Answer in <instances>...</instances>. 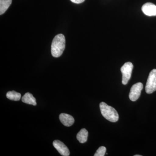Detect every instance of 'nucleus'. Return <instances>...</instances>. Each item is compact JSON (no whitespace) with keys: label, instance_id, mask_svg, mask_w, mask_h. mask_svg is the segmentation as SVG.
<instances>
[{"label":"nucleus","instance_id":"1","mask_svg":"<svg viewBox=\"0 0 156 156\" xmlns=\"http://www.w3.org/2000/svg\"><path fill=\"white\" fill-rule=\"evenodd\" d=\"M66 40L62 34L57 35L53 39L51 45V54L54 57L62 55L65 48Z\"/></svg>","mask_w":156,"mask_h":156},{"label":"nucleus","instance_id":"2","mask_svg":"<svg viewBox=\"0 0 156 156\" xmlns=\"http://www.w3.org/2000/svg\"><path fill=\"white\" fill-rule=\"evenodd\" d=\"M100 108L101 115L107 120L115 122L119 120V115L115 109L112 106H109L104 102H101Z\"/></svg>","mask_w":156,"mask_h":156},{"label":"nucleus","instance_id":"3","mask_svg":"<svg viewBox=\"0 0 156 156\" xmlns=\"http://www.w3.org/2000/svg\"><path fill=\"white\" fill-rule=\"evenodd\" d=\"M156 90V69H153L150 73L145 87L147 94H151Z\"/></svg>","mask_w":156,"mask_h":156},{"label":"nucleus","instance_id":"4","mask_svg":"<svg viewBox=\"0 0 156 156\" xmlns=\"http://www.w3.org/2000/svg\"><path fill=\"white\" fill-rule=\"evenodd\" d=\"M133 67L134 66L131 62H127L125 63L121 68V72L122 74V83L123 85L127 84L130 80Z\"/></svg>","mask_w":156,"mask_h":156},{"label":"nucleus","instance_id":"5","mask_svg":"<svg viewBox=\"0 0 156 156\" xmlns=\"http://www.w3.org/2000/svg\"><path fill=\"white\" fill-rule=\"evenodd\" d=\"M143 88V85L142 83H138L134 84L131 87L129 97L130 100L132 101H136L139 98L141 94V90Z\"/></svg>","mask_w":156,"mask_h":156},{"label":"nucleus","instance_id":"6","mask_svg":"<svg viewBox=\"0 0 156 156\" xmlns=\"http://www.w3.org/2000/svg\"><path fill=\"white\" fill-rule=\"evenodd\" d=\"M53 146L58 153L63 156H69L70 152L68 148L63 143L59 140H55L53 142Z\"/></svg>","mask_w":156,"mask_h":156},{"label":"nucleus","instance_id":"7","mask_svg":"<svg viewBox=\"0 0 156 156\" xmlns=\"http://www.w3.org/2000/svg\"><path fill=\"white\" fill-rule=\"evenodd\" d=\"M143 12L148 16H156V5L151 3H147L143 5Z\"/></svg>","mask_w":156,"mask_h":156},{"label":"nucleus","instance_id":"8","mask_svg":"<svg viewBox=\"0 0 156 156\" xmlns=\"http://www.w3.org/2000/svg\"><path fill=\"white\" fill-rule=\"evenodd\" d=\"M59 120L64 126L70 127L72 126L75 122L72 116L66 113H62L59 115Z\"/></svg>","mask_w":156,"mask_h":156},{"label":"nucleus","instance_id":"9","mask_svg":"<svg viewBox=\"0 0 156 156\" xmlns=\"http://www.w3.org/2000/svg\"><path fill=\"white\" fill-rule=\"evenodd\" d=\"M22 101L23 103L31 105H33L34 106L37 105L36 98L34 97L32 94H31L29 92H27L23 96Z\"/></svg>","mask_w":156,"mask_h":156},{"label":"nucleus","instance_id":"10","mask_svg":"<svg viewBox=\"0 0 156 156\" xmlns=\"http://www.w3.org/2000/svg\"><path fill=\"white\" fill-rule=\"evenodd\" d=\"M88 132L85 128L81 129L77 134V139L80 143L83 144L87 142L88 139Z\"/></svg>","mask_w":156,"mask_h":156},{"label":"nucleus","instance_id":"11","mask_svg":"<svg viewBox=\"0 0 156 156\" xmlns=\"http://www.w3.org/2000/svg\"><path fill=\"white\" fill-rule=\"evenodd\" d=\"M12 0H0V14L2 15L6 12L11 5Z\"/></svg>","mask_w":156,"mask_h":156},{"label":"nucleus","instance_id":"12","mask_svg":"<svg viewBox=\"0 0 156 156\" xmlns=\"http://www.w3.org/2000/svg\"><path fill=\"white\" fill-rule=\"evenodd\" d=\"M6 97L10 100L17 101L20 100L21 94L14 91H9L7 92Z\"/></svg>","mask_w":156,"mask_h":156},{"label":"nucleus","instance_id":"13","mask_svg":"<svg viewBox=\"0 0 156 156\" xmlns=\"http://www.w3.org/2000/svg\"><path fill=\"white\" fill-rule=\"evenodd\" d=\"M106 151V147L104 146H101L98 148L96 151L94 156H105Z\"/></svg>","mask_w":156,"mask_h":156},{"label":"nucleus","instance_id":"14","mask_svg":"<svg viewBox=\"0 0 156 156\" xmlns=\"http://www.w3.org/2000/svg\"><path fill=\"white\" fill-rule=\"evenodd\" d=\"M73 3H75V4H80L83 2L85 0H70Z\"/></svg>","mask_w":156,"mask_h":156},{"label":"nucleus","instance_id":"15","mask_svg":"<svg viewBox=\"0 0 156 156\" xmlns=\"http://www.w3.org/2000/svg\"><path fill=\"white\" fill-rule=\"evenodd\" d=\"M134 156H141L140 155H135Z\"/></svg>","mask_w":156,"mask_h":156}]
</instances>
